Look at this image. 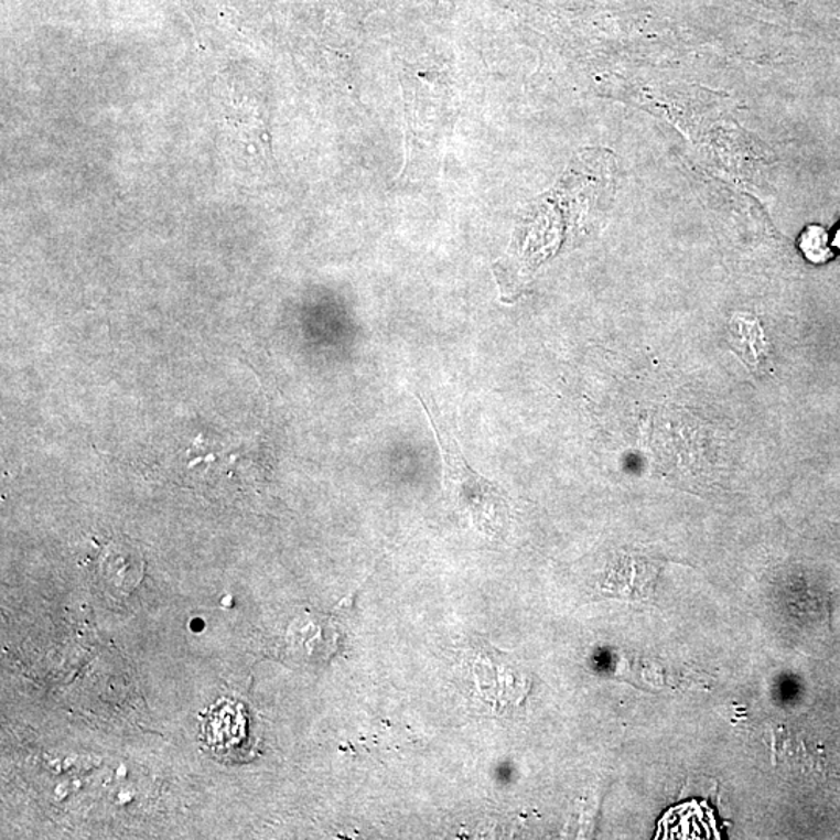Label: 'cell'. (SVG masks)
Returning a JSON list of instances; mask_svg holds the SVG:
<instances>
[{
	"instance_id": "6da1fadb",
	"label": "cell",
	"mask_w": 840,
	"mask_h": 840,
	"mask_svg": "<svg viewBox=\"0 0 840 840\" xmlns=\"http://www.w3.org/2000/svg\"><path fill=\"white\" fill-rule=\"evenodd\" d=\"M423 410L437 433L442 461H444V484L446 497L461 513L467 514L473 525L484 535L497 536L505 529L509 518V503L505 492L497 484L473 471L461 452L460 442L453 434L445 416L438 410L433 399L419 395Z\"/></svg>"
},
{
	"instance_id": "7a4b0ae2",
	"label": "cell",
	"mask_w": 840,
	"mask_h": 840,
	"mask_svg": "<svg viewBox=\"0 0 840 840\" xmlns=\"http://www.w3.org/2000/svg\"><path fill=\"white\" fill-rule=\"evenodd\" d=\"M800 245L806 257L812 262H823L830 257V251L827 248V234L823 229L815 228V226L806 229Z\"/></svg>"
},
{
	"instance_id": "3957f363",
	"label": "cell",
	"mask_w": 840,
	"mask_h": 840,
	"mask_svg": "<svg viewBox=\"0 0 840 840\" xmlns=\"http://www.w3.org/2000/svg\"><path fill=\"white\" fill-rule=\"evenodd\" d=\"M836 246H838V248H840V230H839L838 234H836Z\"/></svg>"
}]
</instances>
